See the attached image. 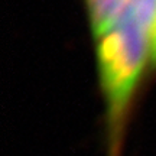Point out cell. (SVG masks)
I'll list each match as a JSON object with an SVG mask.
<instances>
[{
    "label": "cell",
    "instance_id": "obj_1",
    "mask_svg": "<svg viewBox=\"0 0 156 156\" xmlns=\"http://www.w3.org/2000/svg\"><path fill=\"white\" fill-rule=\"evenodd\" d=\"M156 0H127L120 17L95 41V67L104 104L106 156H122L129 122L153 62Z\"/></svg>",
    "mask_w": 156,
    "mask_h": 156
},
{
    "label": "cell",
    "instance_id": "obj_2",
    "mask_svg": "<svg viewBox=\"0 0 156 156\" xmlns=\"http://www.w3.org/2000/svg\"><path fill=\"white\" fill-rule=\"evenodd\" d=\"M127 0H85L91 34L97 39L120 17Z\"/></svg>",
    "mask_w": 156,
    "mask_h": 156
},
{
    "label": "cell",
    "instance_id": "obj_3",
    "mask_svg": "<svg viewBox=\"0 0 156 156\" xmlns=\"http://www.w3.org/2000/svg\"><path fill=\"white\" fill-rule=\"evenodd\" d=\"M152 45H153V64L156 65V23L153 26V34H152Z\"/></svg>",
    "mask_w": 156,
    "mask_h": 156
}]
</instances>
